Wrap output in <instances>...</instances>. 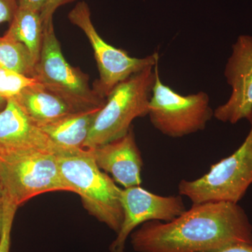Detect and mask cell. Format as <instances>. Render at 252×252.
<instances>
[{
    "mask_svg": "<svg viewBox=\"0 0 252 252\" xmlns=\"http://www.w3.org/2000/svg\"><path fill=\"white\" fill-rule=\"evenodd\" d=\"M12 99L38 126L79 112L64 99L46 90L40 84L27 88Z\"/></svg>",
    "mask_w": 252,
    "mask_h": 252,
    "instance_id": "14",
    "label": "cell"
},
{
    "mask_svg": "<svg viewBox=\"0 0 252 252\" xmlns=\"http://www.w3.org/2000/svg\"><path fill=\"white\" fill-rule=\"evenodd\" d=\"M34 63L26 46L4 34L0 36V67L34 77Z\"/></svg>",
    "mask_w": 252,
    "mask_h": 252,
    "instance_id": "16",
    "label": "cell"
},
{
    "mask_svg": "<svg viewBox=\"0 0 252 252\" xmlns=\"http://www.w3.org/2000/svg\"><path fill=\"white\" fill-rule=\"evenodd\" d=\"M4 205V220L2 233L0 238V252H9L11 245V233L15 215L18 206L6 195L3 198Z\"/></svg>",
    "mask_w": 252,
    "mask_h": 252,
    "instance_id": "18",
    "label": "cell"
},
{
    "mask_svg": "<svg viewBox=\"0 0 252 252\" xmlns=\"http://www.w3.org/2000/svg\"><path fill=\"white\" fill-rule=\"evenodd\" d=\"M224 76L231 94L214 110V118L230 124L248 120L252 114V36L240 35L233 44Z\"/></svg>",
    "mask_w": 252,
    "mask_h": 252,
    "instance_id": "11",
    "label": "cell"
},
{
    "mask_svg": "<svg viewBox=\"0 0 252 252\" xmlns=\"http://www.w3.org/2000/svg\"><path fill=\"white\" fill-rule=\"evenodd\" d=\"M99 109L72 113L54 122L39 126L58 147L67 153H78L84 144Z\"/></svg>",
    "mask_w": 252,
    "mask_h": 252,
    "instance_id": "13",
    "label": "cell"
},
{
    "mask_svg": "<svg viewBox=\"0 0 252 252\" xmlns=\"http://www.w3.org/2000/svg\"><path fill=\"white\" fill-rule=\"evenodd\" d=\"M89 150L99 168L124 189L142 184L143 160L132 126L122 137Z\"/></svg>",
    "mask_w": 252,
    "mask_h": 252,
    "instance_id": "12",
    "label": "cell"
},
{
    "mask_svg": "<svg viewBox=\"0 0 252 252\" xmlns=\"http://www.w3.org/2000/svg\"><path fill=\"white\" fill-rule=\"evenodd\" d=\"M250 130L243 143L229 157L210 167L200 178L181 181L179 194L193 204L208 202L239 203L252 185V114Z\"/></svg>",
    "mask_w": 252,
    "mask_h": 252,
    "instance_id": "5",
    "label": "cell"
},
{
    "mask_svg": "<svg viewBox=\"0 0 252 252\" xmlns=\"http://www.w3.org/2000/svg\"><path fill=\"white\" fill-rule=\"evenodd\" d=\"M44 25L42 47L34 78L46 90L64 99L77 112L102 108L106 99L89 86V75L71 66L63 56L53 19Z\"/></svg>",
    "mask_w": 252,
    "mask_h": 252,
    "instance_id": "4",
    "label": "cell"
},
{
    "mask_svg": "<svg viewBox=\"0 0 252 252\" xmlns=\"http://www.w3.org/2000/svg\"><path fill=\"white\" fill-rule=\"evenodd\" d=\"M18 9V0H0V25L11 23Z\"/></svg>",
    "mask_w": 252,
    "mask_h": 252,
    "instance_id": "19",
    "label": "cell"
},
{
    "mask_svg": "<svg viewBox=\"0 0 252 252\" xmlns=\"http://www.w3.org/2000/svg\"><path fill=\"white\" fill-rule=\"evenodd\" d=\"M38 84L35 78L0 67V97L6 100L15 98L25 89Z\"/></svg>",
    "mask_w": 252,
    "mask_h": 252,
    "instance_id": "17",
    "label": "cell"
},
{
    "mask_svg": "<svg viewBox=\"0 0 252 252\" xmlns=\"http://www.w3.org/2000/svg\"><path fill=\"white\" fill-rule=\"evenodd\" d=\"M154 67L131 76L110 93L94 118L84 149H94L122 137L135 119L148 116L156 81Z\"/></svg>",
    "mask_w": 252,
    "mask_h": 252,
    "instance_id": "3",
    "label": "cell"
},
{
    "mask_svg": "<svg viewBox=\"0 0 252 252\" xmlns=\"http://www.w3.org/2000/svg\"><path fill=\"white\" fill-rule=\"evenodd\" d=\"M33 153L70 155L58 147L23 112L14 99L0 112V161Z\"/></svg>",
    "mask_w": 252,
    "mask_h": 252,
    "instance_id": "10",
    "label": "cell"
},
{
    "mask_svg": "<svg viewBox=\"0 0 252 252\" xmlns=\"http://www.w3.org/2000/svg\"><path fill=\"white\" fill-rule=\"evenodd\" d=\"M4 187L3 185L2 179H1V172H0V200L4 198Z\"/></svg>",
    "mask_w": 252,
    "mask_h": 252,
    "instance_id": "24",
    "label": "cell"
},
{
    "mask_svg": "<svg viewBox=\"0 0 252 252\" xmlns=\"http://www.w3.org/2000/svg\"><path fill=\"white\" fill-rule=\"evenodd\" d=\"M63 180L71 192L80 196L84 208L116 234L124 220L119 188L112 177L97 166L89 149L58 157Z\"/></svg>",
    "mask_w": 252,
    "mask_h": 252,
    "instance_id": "2",
    "label": "cell"
},
{
    "mask_svg": "<svg viewBox=\"0 0 252 252\" xmlns=\"http://www.w3.org/2000/svg\"><path fill=\"white\" fill-rule=\"evenodd\" d=\"M158 63L156 64V81L149 105L151 124L162 135L180 138L205 130L214 117L210 96L200 91L182 95L160 80Z\"/></svg>",
    "mask_w": 252,
    "mask_h": 252,
    "instance_id": "6",
    "label": "cell"
},
{
    "mask_svg": "<svg viewBox=\"0 0 252 252\" xmlns=\"http://www.w3.org/2000/svg\"><path fill=\"white\" fill-rule=\"evenodd\" d=\"M74 1L75 0H48L47 3L41 12L43 23L53 19L54 13L59 7Z\"/></svg>",
    "mask_w": 252,
    "mask_h": 252,
    "instance_id": "20",
    "label": "cell"
},
{
    "mask_svg": "<svg viewBox=\"0 0 252 252\" xmlns=\"http://www.w3.org/2000/svg\"><path fill=\"white\" fill-rule=\"evenodd\" d=\"M5 34L24 44L36 65L40 57L44 35L41 13L18 7Z\"/></svg>",
    "mask_w": 252,
    "mask_h": 252,
    "instance_id": "15",
    "label": "cell"
},
{
    "mask_svg": "<svg viewBox=\"0 0 252 252\" xmlns=\"http://www.w3.org/2000/svg\"><path fill=\"white\" fill-rule=\"evenodd\" d=\"M6 99L0 97V112L4 108L5 105H6Z\"/></svg>",
    "mask_w": 252,
    "mask_h": 252,
    "instance_id": "25",
    "label": "cell"
},
{
    "mask_svg": "<svg viewBox=\"0 0 252 252\" xmlns=\"http://www.w3.org/2000/svg\"><path fill=\"white\" fill-rule=\"evenodd\" d=\"M218 252H252V244H238L223 249Z\"/></svg>",
    "mask_w": 252,
    "mask_h": 252,
    "instance_id": "22",
    "label": "cell"
},
{
    "mask_svg": "<svg viewBox=\"0 0 252 252\" xmlns=\"http://www.w3.org/2000/svg\"><path fill=\"white\" fill-rule=\"evenodd\" d=\"M3 220H4V205H3V199L0 200V238L2 233Z\"/></svg>",
    "mask_w": 252,
    "mask_h": 252,
    "instance_id": "23",
    "label": "cell"
},
{
    "mask_svg": "<svg viewBox=\"0 0 252 252\" xmlns=\"http://www.w3.org/2000/svg\"><path fill=\"white\" fill-rule=\"evenodd\" d=\"M68 18L84 32L94 49L99 74L94 89L104 99L122 81L147 67H154L158 63V52L142 59L131 57L126 51L104 41L93 24L90 9L85 1L78 3L69 13Z\"/></svg>",
    "mask_w": 252,
    "mask_h": 252,
    "instance_id": "7",
    "label": "cell"
},
{
    "mask_svg": "<svg viewBox=\"0 0 252 252\" xmlns=\"http://www.w3.org/2000/svg\"><path fill=\"white\" fill-rule=\"evenodd\" d=\"M48 0H18V7L26 8L41 12Z\"/></svg>",
    "mask_w": 252,
    "mask_h": 252,
    "instance_id": "21",
    "label": "cell"
},
{
    "mask_svg": "<svg viewBox=\"0 0 252 252\" xmlns=\"http://www.w3.org/2000/svg\"><path fill=\"white\" fill-rule=\"evenodd\" d=\"M121 201L124 220L117 237L109 245L110 252H126L127 239L142 223L150 220L171 221L187 210L180 194L162 196L140 186L122 189Z\"/></svg>",
    "mask_w": 252,
    "mask_h": 252,
    "instance_id": "9",
    "label": "cell"
},
{
    "mask_svg": "<svg viewBox=\"0 0 252 252\" xmlns=\"http://www.w3.org/2000/svg\"><path fill=\"white\" fill-rule=\"evenodd\" d=\"M135 252H218L252 244V224L238 203L193 204L171 221L150 220L130 235Z\"/></svg>",
    "mask_w": 252,
    "mask_h": 252,
    "instance_id": "1",
    "label": "cell"
},
{
    "mask_svg": "<svg viewBox=\"0 0 252 252\" xmlns=\"http://www.w3.org/2000/svg\"><path fill=\"white\" fill-rule=\"evenodd\" d=\"M59 157L33 153L0 161L4 195L18 207L40 194L71 192L61 175Z\"/></svg>",
    "mask_w": 252,
    "mask_h": 252,
    "instance_id": "8",
    "label": "cell"
}]
</instances>
